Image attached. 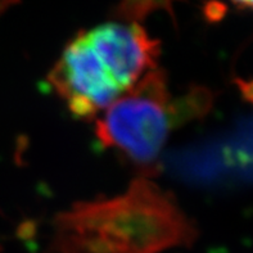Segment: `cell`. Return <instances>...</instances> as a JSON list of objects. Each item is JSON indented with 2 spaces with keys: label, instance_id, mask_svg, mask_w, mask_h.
<instances>
[{
  "label": "cell",
  "instance_id": "1",
  "mask_svg": "<svg viewBox=\"0 0 253 253\" xmlns=\"http://www.w3.org/2000/svg\"><path fill=\"white\" fill-rule=\"evenodd\" d=\"M196 222L147 177L112 198L76 202L55 216L51 253H162L192 247Z\"/></svg>",
  "mask_w": 253,
  "mask_h": 253
},
{
  "label": "cell",
  "instance_id": "2",
  "mask_svg": "<svg viewBox=\"0 0 253 253\" xmlns=\"http://www.w3.org/2000/svg\"><path fill=\"white\" fill-rule=\"evenodd\" d=\"M184 124L180 98L171 95L166 72L154 68L106 109L94 134L104 149L149 179L162 169L161 154L171 131Z\"/></svg>",
  "mask_w": 253,
  "mask_h": 253
},
{
  "label": "cell",
  "instance_id": "3",
  "mask_svg": "<svg viewBox=\"0 0 253 253\" xmlns=\"http://www.w3.org/2000/svg\"><path fill=\"white\" fill-rule=\"evenodd\" d=\"M46 81L71 115L86 121L95 119L124 94L85 31L79 32L64 46Z\"/></svg>",
  "mask_w": 253,
  "mask_h": 253
},
{
  "label": "cell",
  "instance_id": "4",
  "mask_svg": "<svg viewBox=\"0 0 253 253\" xmlns=\"http://www.w3.org/2000/svg\"><path fill=\"white\" fill-rule=\"evenodd\" d=\"M85 35L124 94L157 68L160 42L138 23L108 22L85 31Z\"/></svg>",
  "mask_w": 253,
  "mask_h": 253
},
{
  "label": "cell",
  "instance_id": "5",
  "mask_svg": "<svg viewBox=\"0 0 253 253\" xmlns=\"http://www.w3.org/2000/svg\"><path fill=\"white\" fill-rule=\"evenodd\" d=\"M234 84L238 86L242 98L253 106V79L252 80H244L241 77H235Z\"/></svg>",
  "mask_w": 253,
  "mask_h": 253
},
{
  "label": "cell",
  "instance_id": "6",
  "mask_svg": "<svg viewBox=\"0 0 253 253\" xmlns=\"http://www.w3.org/2000/svg\"><path fill=\"white\" fill-rule=\"evenodd\" d=\"M241 9H253V0H231Z\"/></svg>",
  "mask_w": 253,
  "mask_h": 253
},
{
  "label": "cell",
  "instance_id": "7",
  "mask_svg": "<svg viewBox=\"0 0 253 253\" xmlns=\"http://www.w3.org/2000/svg\"><path fill=\"white\" fill-rule=\"evenodd\" d=\"M14 1H16V0H0V13L3 12L5 8H8L10 4L14 3Z\"/></svg>",
  "mask_w": 253,
  "mask_h": 253
}]
</instances>
